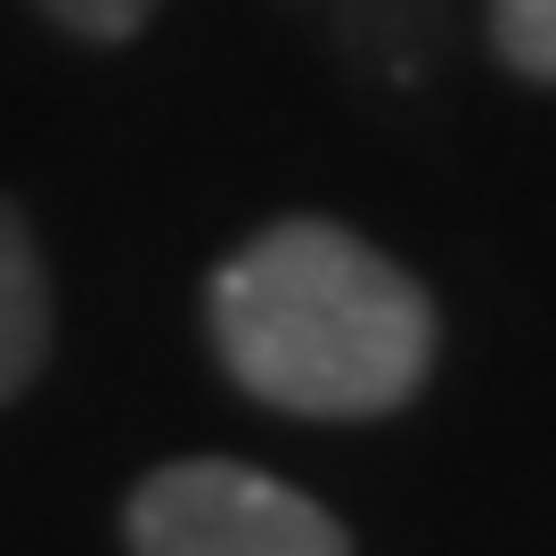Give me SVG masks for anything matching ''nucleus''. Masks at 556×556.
I'll return each mask as SVG.
<instances>
[{"label": "nucleus", "mask_w": 556, "mask_h": 556, "mask_svg": "<svg viewBox=\"0 0 556 556\" xmlns=\"http://www.w3.org/2000/svg\"><path fill=\"white\" fill-rule=\"evenodd\" d=\"M222 368L287 417H393L434 368V295L344 222H270L213 270Z\"/></svg>", "instance_id": "nucleus-1"}, {"label": "nucleus", "mask_w": 556, "mask_h": 556, "mask_svg": "<svg viewBox=\"0 0 556 556\" xmlns=\"http://www.w3.org/2000/svg\"><path fill=\"white\" fill-rule=\"evenodd\" d=\"M131 556H352V532L295 483L238 458H180L123 500Z\"/></svg>", "instance_id": "nucleus-2"}, {"label": "nucleus", "mask_w": 556, "mask_h": 556, "mask_svg": "<svg viewBox=\"0 0 556 556\" xmlns=\"http://www.w3.org/2000/svg\"><path fill=\"white\" fill-rule=\"evenodd\" d=\"M50 270H41V245L25 229V213L0 197V401H17L25 384L50 361Z\"/></svg>", "instance_id": "nucleus-3"}, {"label": "nucleus", "mask_w": 556, "mask_h": 556, "mask_svg": "<svg viewBox=\"0 0 556 556\" xmlns=\"http://www.w3.org/2000/svg\"><path fill=\"white\" fill-rule=\"evenodd\" d=\"M491 50L523 83H556V0H491Z\"/></svg>", "instance_id": "nucleus-4"}, {"label": "nucleus", "mask_w": 556, "mask_h": 556, "mask_svg": "<svg viewBox=\"0 0 556 556\" xmlns=\"http://www.w3.org/2000/svg\"><path fill=\"white\" fill-rule=\"evenodd\" d=\"M41 17L83 34V41H131L139 25L156 17V0H41Z\"/></svg>", "instance_id": "nucleus-5"}]
</instances>
